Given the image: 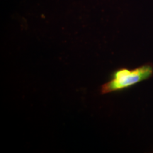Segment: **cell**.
Instances as JSON below:
<instances>
[{"label": "cell", "mask_w": 153, "mask_h": 153, "mask_svg": "<svg viewBox=\"0 0 153 153\" xmlns=\"http://www.w3.org/2000/svg\"><path fill=\"white\" fill-rule=\"evenodd\" d=\"M153 74V65L145 64L138 68L129 70L120 68L111 74V79L101 85L100 92L106 94L123 90L151 77Z\"/></svg>", "instance_id": "6da1fadb"}]
</instances>
